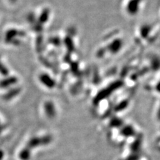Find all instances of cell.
Segmentation results:
<instances>
[{
    "instance_id": "cell-1",
    "label": "cell",
    "mask_w": 160,
    "mask_h": 160,
    "mask_svg": "<svg viewBox=\"0 0 160 160\" xmlns=\"http://www.w3.org/2000/svg\"><path fill=\"white\" fill-rule=\"evenodd\" d=\"M139 2L140 0H131V2L128 5V11L131 13H135L137 12Z\"/></svg>"
},
{
    "instance_id": "cell-2",
    "label": "cell",
    "mask_w": 160,
    "mask_h": 160,
    "mask_svg": "<svg viewBox=\"0 0 160 160\" xmlns=\"http://www.w3.org/2000/svg\"><path fill=\"white\" fill-rule=\"evenodd\" d=\"M121 46H122L121 42H119L118 40V41L114 42L111 45V48H112L113 52H117L120 49V48H121Z\"/></svg>"
}]
</instances>
